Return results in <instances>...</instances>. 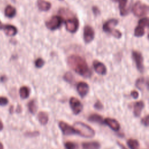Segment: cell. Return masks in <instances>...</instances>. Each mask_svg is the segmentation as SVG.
<instances>
[{
    "label": "cell",
    "instance_id": "obj_9",
    "mask_svg": "<svg viewBox=\"0 0 149 149\" xmlns=\"http://www.w3.org/2000/svg\"><path fill=\"white\" fill-rule=\"evenodd\" d=\"M94 38V31L90 26H86L83 30V38L86 43L91 42Z\"/></svg>",
    "mask_w": 149,
    "mask_h": 149
},
{
    "label": "cell",
    "instance_id": "obj_35",
    "mask_svg": "<svg viewBox=\"0 0 149 149\" xmlns=\"http://www.w3.org/2000/svg\"><path fill=\"white\" fill-rule=\"evenodd\" d=\"M92 10L95 15H97L100 14V10L98 9V8L97 6H93L92 8Z\"/></svg>",
    "mask_w": 149,
    "mask_h": 149
},
{
    "label": "cell",
    "instance_id": "obj_27",
    "mask_svg": "<svg viewBox=\"0 0 149 149\" xmlns=\"http://www.w3.org/2000/svg\"><path fill=\"white\" fill-rule=\"evenodd\" d=\"M136 87L140 90H143L145 86V80L143 77L139 78L137 80L136 82Z\"/></svg>",
    "mask_w": 149,
    "mask_h": 149
},
{
    "label": "cell",
    "instance_id": "obj_24",
    "mask_svg": "<svg viewBox=\"0 0 149 149\" xmlns=\"http://www.w3.org/2000/svg\"><path fill=\"white\" fill-rule=\"evenodd\" d=\"M127 144L130 149H139V143L136 139H129L127 141Z\"/></svg>",
    "mask_w": 149,
    "mask_h": 149
},
{
    "label": "cell",
    "instance_id": "obj_6",
    "mask_svg": "<svg viewBox=\"0 0 149 149\" xmlns=\"http://www.w3.org/2000/svg\"><path fill=\"white\" fill-rule=\"evenodd\" d=\"M65 26L66 29L69 32L76 33L79 26V20L74 16L70 17L65 20Z\"/></svg>",
    "mask_w": 149,
    "mask_h": 149
},
{
    "label": "cell",
    "instance_id": "obj_36",
    "mask_svg": "<svg viewBox=\"0 0 149 149\" xmlns=\"http://www.w3.org/2000/svg\"><path fill=\"white\" fill-rule=\"evenodd\" d=\"M131 95L135 99L139 97V93L135 90H133L131 92Z\"/></svg>",
    "mask_w": 149,
    "mask_h": 149
},
{
    "label": "cell",
    "instance_id": "obj_2",
    "mask_svg": "<svg viewBox=\"0 0 149 149\" xmlns=\"http://www.w3.org/2000/svg\"><path fill=\"white\" fill-rule=\"evenodd\" d=\"M73 127L74 128L76 134H79L82 137L91 138L95 135L94 130L90 126L81 122H75Z\"/></svg>",
    "mask_w": 149,
    "mask_h": 149
},
{
    "label": "cell",
    "instance_id": "obj_41",
    "mask_svg": "<svg viewBox=\"0 0 149 149\" xmlns=\"http://www.w3.org/2000/svg\"><path fill=\"white\" fill-rule=\"evenodd\" d=\"M0 149H3V146L1 141H0Z\"/></svg>",
    "mask_w": 149,
    "mask_h": 149
},
{
    "label": "cell",
    "instance_id": "obj_43",
    "mask_svg": "<svg viewBox=\"0 0 149 149\" xmlns=\"http://www.w3.org/2000/svg\"><path fill=\"white\" fill-rule=\"evenodd\" d=\"M112 1H113V2H118L119 0H111Z\"/></svg>",
    "mask_w": 149,
    "mask_h": 149
},
{
    "label": "cell",
    "instance_id": "obj_17",
    "mask_svg": "<svg viewBox=\"0 0 149 149\" xmlns=\"http://www.w3.org/2000/svg\"><path fill=\"white\" fill-rule=\"evenodd\" d=\"M82 147L84 149H100V144L97 141H90L82 143Z\"/></svg>",
    "mask_w": 149,
    "mask_h": 149
},
{
    "label": "cell",
    "instance_id": "obj_28",
    "mask_svg": "<svg viewBox=\"0 0 149 149\" xmlns=\"http://www.w3.org/2000/svg\"><path fill=\"white\" fill-rule=\"evenodd\" d=\"M138 24L144 27H147L148 26V19L147 17H143L141 19H140L138 22Z\"/></svg>",
    "mask_w": 149,
    "mask_h": 149
},
{
    "label": "cell",
    "instance_id": "obj_13",
    "mask_svg": "<svg viewBox=\"0 0 149 149\" xmlns=\"http://www.w3.org/2000/svg\"><path fill=\"white\" fill-rule=\"evenodd\" d=\"M104 123H105L107 125H108L111 129L114 131H118L119 130L120 126L119 122L112 118H107L104 120Z\"/></svg>",
    "mask_w": 149,
    "mask_h": 149
},
{
    "label": "cell",
    "instance_id": "obj_38",
    "mask_svg": "<svg viewBox=\"0 0 149 149\" xmlns=\"http://www.w3.org/2000/svg\"><path fill=\"white\" fill-rule=\"evenodd\" d=\"M3 123L2 122V120L0 119V131L2 130L3 129Z\"/></svg>",
    "mask_w": 149,
    "mask_h": 149
},
{
    "label": "cell",
    "instance_id": "obj_40",
    "mask_svg": "<svg viewBox=\"0 0 149 149\" xmlns=\"http://www.w3.org/2000/svg\"><path fill=\"white\" fill-rule=\"evenodd\" d=\"M118 144L120 146V147L122 148V149H126V148L125 147V146H123L122 144H120L119 143H118Z\"/></svg>",
    "mask_w": 149,
    "mask_h": 149
},
{
    "label": "cell",
    "instance_id": "obj_30",
    "mask_svg": "<svg viewBox=\"0 0 149 149\" xmlns=\"http://www.w3.org/2000/svg\"><path fill=\"white\" fill-rule=\"evenodd\" d=\"M44 65V61L42 58H39L37 59L35 61V66L38 68H41Z\"/></svg>",
    "mask_w": 149,
    "mask_h": 149
},
{
    "label": "cell",
    "instance_id": "obj_16",
    "mask_svg": "<svg viewBox=\"0 0 149 149\" xmlns=\"http://www.w3.org/2000/svg\"><path fill=\"white\" fill-rule=\"evenodd\" d=\"M37 6L40 10L47 11L51 8V4L50 2L44 0H38Z\"/></svg>",
    "mask_w": 149,
    "mask_h": 149
},
{
    "label": "cell",
    "instance_id": "obj_25",
    "mask_svg": "<svg viewBox=\"0 0 149 149\" xmlns=\"http://www.w3.org/2000/svg\"><path fill=\"white\" fill-rule=\"evenodd\" d=\"M27 107H28L29 111H30V113H31L32 114H34L36 112L37 106L36 101L34 100H32L29 102L27 104Z\"/></svg>",
    "mask_w": 149,
    "mask_h": 149
},
{
    "label": "cell",
    "instance_id": "obj_14",
    "mask_svg": "<svg viewBox=\"0 0 149 149\" xmlns=\"http://www.w3.org/2000/svg\"><path fill=\"white\" fill-rule=\"evenodd\" d=\"M2 30H3L5 33L8 36H14L17 33V28L11 24H5L3 26Z\"/></svg>",
    "mask_w": 149,
    "mask_h": 149
},
{
    "label": "cell",
    "instance_id": "obj_4",
    "mask_svg": "<svg viewBox=\"0 0 149 149\" xmlns=\"http://www.w3.org/2000/svg\"><path fill=\"white\" fill-rule=\"evenodd\" d=\"M148 11V6L146 4L143 3L140 1L136 2L132 8V12L133 14L137 17L146 15Z\"/></svg>",
    "mask_w": 149,
    "mask_h": 149
},
{
    "label": "cell",
    "instance_id": "obj_11",
    "mask_svg": "<svg viewBox=\"0 0 149 149\" xmlns=\"http://www.w3.org/2000/svg\"><path fill=\"white\" fill-rule=\"evenodd\" d=\"M93 67L95 71L101 75H104L107 73V68L104 63L98 61H94L93 62Z\"/></svg>",
    "mask_w": 149,
    "mask_h": 149
},
{
    "label": "cell",
    "instance_id": "obj_26",
    "mask_svg": "<svg viewBox=\"0 0 149 149\" xmlns=\"http://www.w3.org/2000/svg\"><path fill=\"white\" fill-rule=\"evenodd\" d=\"M63 79L64 80L68 82V83H72L73 81H74V76L72 74V73H71L70 72H66L64 76H63Z\"/></svg>",
    "mask_w": 149,
    "mask_h": 149
},
{
    "label": "cell",
    "instance_id": "obj_21",
    "mask_svg": "<svg viewBox=\"0 0 149 149\" xmlns=\"http://www.w3.org/2000/svg\"><path fill=\"white\" fill-rule=\"evenodd\" d=\"M38 119L41 125H46L48 121V114L45 112H40L38 114Z\"/></svg>",
    "mask_w": 149,
    "mask_h": 149
},
{
    "label": "cell",
    "instance_id": "obj_18",
    "mask_svg": "<svg viewBox=\"0 0 149 149\" xmlns=\"http://www.w3.org/2000/svg\"><path fill=\"white\" fill-rule=\"evenodd\" d=\"M118 1L120 14L122 16H125L127 14V9H126L127 0H119Z\"/></svg>",
    "mask_w": 149,
    "mask_h": 149
},
{
    "label": "cell",
    "instance_id": "obj_33",
    "mask_svg": "<svg viewBox=\"0 0 149 149\" xmlns=\"http://www.w3.org/2000/svg\"><path fill=\"white\" fill-rule=\"evenodd\" d=\"M94 108L97 109H101L103 108V105L100 101H97L94 104Z\"/></svg>",
    "mask_w": 149,
    "mask_h": 149
},
{
    "label": "cell",
    "instance_id": "obj_20",
    "mask_svg": "<svg viewBox=\"0 0 149 149\" xmlns=\"http://www.w3.org/2000/svg\"><path fill=\"white\" fill-rule=\"evenodd\" d=\"M88 120L92 122H96L100 124H104L102 117L101 115H98L97 113H94L90 115V116L88 118Z\"/></svg>",
    "mask_w": 149,
    "mask_h": 149
},
{
    "label": "cell",
    "instance_id": "obj_19",
    "mask_svg": "<svg viewBox=\"0 0 149 149\" xmlns=\"http://www.w3.org/2000/svg\"><path fill=\"white\" fill-rule=\"evenodd\" d=\"M16 13V9L11 6V5H8L5 9V15L6 17L9 18L13 17Z\"/></svg>",
    "mask_w": 149,
    "mask_h": 149
},
{
    "label": "cell",
    "instance_id": "obj_8",
    "mask_svg": "<svg viewBox=\"0 0 149 149\" xmlns=\"http://www.w3.org/2000/svg\"><path fill=\"white\" fill-rule=\"evenodd\" d=\"M132 56L136 63V67L139 71L143 72L144 70V65H143V57L141 54L137 51H133L132 52Z\"/></svg>",
    "mask_w": 149,
    "mask_h": 149
},
{
    "label": "cell",
    "instance_id": "obj_29",
    "mask_svg": "<svg viewBox=\"0 0 149 149\" xmlns=\"http://www.w3.org/2000/svg\"><path fill=\"white\" fill-rule=\"evenodd\" d=\"M65 146L66 149H76L77 148L76 144L72 141H67L65 143Z\"/></svg>",
    "mask_w": 149,
    "mask_h": 149
},
{
    "label": "cell",
    "instance_id": "obj_5",
    "mask_svg": "<svg viewBox=\"0 0 149 149\" xmlns=\"http://www.w3.org/2000/svg\"><path fill=\"white\" fill-rule=\"evenodd\" d=\"M62 22L63 20L61 16L55 15L53 16L50 20L45 22V26L48 29L51 30H55L61 27Z\"/></svg>",
    "mask_w": 149,
    "mask_h": 149
},
{
    "label": "cell",
    "instance_id": "obj_39",
    "mask_svg": "<svg viewBox=\"0 0 149 149\" xmlns=\"http://www.w3.org/2000/svg\"><path fill=\"white\" fill-rule=\"evenodd\" d=\"M13 106H10V109H9V111H10V113H13Z\"/></svg>",
    "mask_w": 149,
    "mask_h": 149
},
{
    "label": "cell",
    "instance_id": "obj_42",
    "mask_svg": "<svg viewBox=\"0 0 149 149\" xmlns=\"http://www.w3.org/2000/svg\"><path fill=\"white\" fill-rule=\"evenodd\" d=\"M3 26V24L1 23V22L0 21V29H1V30H2Z\"/></svg>",
    "mask_w": 149,
    "mask_h": 149
},
{
    "label": "cell",
    "instance_id": "obj_37",
    "mask_svg": "<svg viewBox=\"0 0 149 149\" xmlns=\"http://www.w3.org/2000/svg\"><path fill=\"white\" fill-rule=\"evenodd\" d=\"M7 78L6 77V76H1L0 77V81L1 82H5Z\"/></svg>",
    "mask_w": 149,
    "mask_h": 149
},
{
    "label": "cell",
    "instance_id": "obj_7",
    "mask_svg": "<svg viewBox=\"0 0 149 149\" xmlns=\"http://www.w3.org/2000/svg\"><path fill=\"white\" fill-rule=\"evenodd\" d=\"M70 108L73 112L75 115L79 114L83 109V105L81 102L76 97H71L69 100Z\"/></svg>",
    "mask_w": 149,
    "mask_h": 149
},
{
    "label": "cell",
    "instance_id": "obj_32",
    "mask_svg": "<svg viewBox=\"0 0 149 149\" xmlns=\"http://www.w3.org/2000/svg\"><path fill=\"white\" fill-rule=\"evenodd\" d=\"M141 123L146 126L148 125V115H146L144 118H143L141 120Z\"/></svg>",
    "mask_w": 149,
    "mask_h": 149
},
{
    "label": "cell",
    "instance_id": "obj_23",
    "mask_svg": "<svg viewBox=\"0 0 149 149\" xmlns=\"http://www.w3.org/2000/svg\"><path fill=\"white\" fill-rule=\"evenodd\" d=\"M20 96L23 99H26L29 97L30 94V90L27 86H22L19 90Z\"/></svg>",
    "mask_w": 149,
    "mask_h": 149
},
{
    "label": "cell",
    "instance_id": "obj_22",
    "mask_svg": "<svg viewBox=\"0 0 149 149\" xmlns=\"http://www.w3.org/2000/svg\"><path fill=\"white\" fill-rule=\"evenodd\" d=\"M145 27L139 25L134 29V36L137 37H141L144 36L145 34Z\"/></svg>",
    "mask_w": 149,
    "mask_h": 149
},
{
    "label": "cell",
    "instance_id": "obj_15",
    "mask_svg": "<svg viewBox=\"0 0 149 149\" xmlns=\"http://www.w3.org/2000/svg\"><path fill=\"white\" fill-rule=\"evenodd\" d=\"M144 107V104L142 101H140L135 102L134 105V108H133L134 115L136 117H139Z\"/></svg>",
    "mask_w": 149,
    "mask_h": 149
},
{
    "label": "cell",
    "instance_id": "obj_10",
    "mask_svg": "<svg viewBox=\"0 0 149 149\" xmlns=\"http://www.w3.org/2000/svg\"><path fill=\"white\" fill-rule=\"evenodd\" d=\"M59 126L62 133L65 135H71L76 134V132L73 126H70L67 123L60 121L59 122Z\"/></svg>",
    "mask_w": 149,
    "mask_h": 149
},
{
    "label": "cell",
    "instance_id": "obj_44",
    "mask_svg": "<svg viewBox=\"0 0 149 149\" xmlns=\"http://www.w3.org/2000/svg\"><path fill=\"white\" fill-rule=\"evenodd\" d=\"M59 1H63V0H59Z\"/></svg>",
    "mask_w": 149,
    "mask_h": 149
},
{
    "label": "cell",
    "instance_id": "obj_12",
    "mask_svg": "<svg viewBox=\"0 0 149 149\" xmlns=\"http://www.w3.org/2000/svg\"><path fill=\"white\" fill-rule=\"evenodd\" d=\"M88 85L85 82H79L77 85V91L81 97H85L88 92Z\"/></svg>",
    "mask_w": 149,
    "mask_h": 149
},
{
    "label": "cell",
    "instance_id": "obj_34",
    "mask_svg": "<svg viewBox=\"0 0 149 149\" xmlns=\"http://www.w3.org/2000/svg\"><path fill=\"white\" fill-rule=\"evenodd\" d=\"M27 136H36L38 134V132H27L25 134Z\"/></svg>",
    "mask_w": 149,
    "mask_h": 149
},
{
    "label": "cell",
    "instance_id": "obj_1",
    "mask_svg": "<svg viewBox=\"0 0 149 149\" xmlns=\"http://www.w3.org/2000/svg\"><path fill=\"white\" fill-rule=\"evenodd\" d=\"M68 63L70 68L77 74L84 77H90L91 72L85 59L77 55H72L68 58Z\"/></svg>",
    "mask_w": 149,
    "mask_h": 149
},
{
    "label": "cell",
    "instance_id": "obj_31",
    "mask_svg": "<svg viewBox=\"0 0 149 149\" xmlns=\"http://www.w3.org/2000/svg\"><path fill=\"white\" fill-rule=\"evenodd\" d=\"M8 99L5 97H0V105L5 106L8 104Z\"/></svg>",
    "mask_w": 149,
    "mask_h": 149
},
{
    "label": "cell",
    "instance_id": "obj_3",
    "mask_svg": "<svg viewBox=\"0 0 149 149\" xmlns=\"http://www.w3.org/2000/svg\"><path fill=\"white\" fill-rule=\"evenodd\" d=\"M118 20L115 19H111L107 20L103 25L102 29L105 33H109L115 38H119L122 36V33L118 30L115 29L114 27L118 24Z\"/></svg>",
    "mask_w": 149,
    "mask_h": 149
}]
</instances>
